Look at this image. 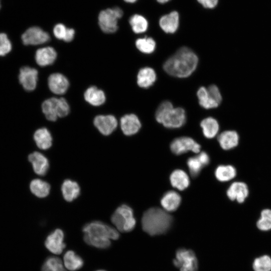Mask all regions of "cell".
Segmentation results:
<instances>
[{
    "instance_id": "obj_1",
    "label": "cell",
    "mask_w": 271,
    "mask_h": 271,
    "mask_svg": "<svg viewBox=\"0 0 271 271\" xmlns=\"http://www.w3.org/2000/svg\"><path fill=\"white\" fill-rule=\"evenodd\" d=\"M118 230L100 221L86 223L82 228L83 240L88 245L99 249L110 247V239L117 240L119 237Z\"/></svg>"
},
{
    "instance_id": "obj_2",
    "label": "cell",
    "mask_w": 271,
    "mask_h": 271,
    "mask_svg": "<svg viewBox=\"0 0 271 271\" xmlns=\"http://www.w3.org/2000/svg\"><path fill=\"white\" fill-rule=\"evenodd\" d=\"M198 59L195 53L189 48L179 49L164 64L163 68L169 74L180 78L190 76L196 69Z\"/></svg>"
},
{
    "instance_id": "obj_3",
    "label": "cell",
    "mask_w": 271,
    "mask_h": 271,
    "mask_svg": "<svg viewBox=\"0 0 271 271\" xmlns=\"http://www.w3.org/2000/svg\"><path fill=\"white\" fill-rule=\"evenodd\" d=\"M172 222V216L158 207L147 210L142 219L143 230L152 236L165 233L171 227Z\"/></svg>"
},
{
    "instance_id": "obj_4",
    "label": "cell",
    "mask_w": 271,
    "mask_h": 271,
    "mask_svg": "<svg viewBox=\"0 0 271 271\" xmlns=\"http://www.w3.org/2000/svg\"><path fill=\"white\" fill-rule=\"evenodd\" d=\"M155 117L157 121L169 128H179L186 120L185 110L181 107L174 108L169 101L162 102L158 107Z\"/></svg>"
},
{
    "instance_id": "obj_5",
    "label": "cell",
    "mask_w": 271,
    "mask_h": 271,
    "mask_svg": "<svg viewBox=\"0 0 271 271\" xmlns=\"http://www.w3.org/2000/svg\"><path fill=\"white\" fill-rule=\"evenodd\" d=\"M111 221L116 229L121 232L132 231L136 223L132 209L125 204L119 206L115 210L111 215Z\"/></svg>"
},
{
    "instance_id": "obj_6",
    "label": "cell",
    "mask_w": 271,
    "mask_h": 271,
    "mask_svg": "<svg viewBox=\"0 0 271 271\" xmlns=\"http://www.w3.org/2000/svg\"><path fill=\"white\" fill-rule=\"evenodd\" d=\"M122 15L123 12L118 7L102 11L98 16V24L100 29L106 33L116 32L118 29V20Z\"/></svg>"
},
{
    "instance_id": "obj_7",
    "label": "cell",
    "mask_w": 271,
    "mask_h": 271,
    "mask_svg": "<svg viewBox=\"0 0 271 271\" xmlns=\"http://www.w3.org/2000/svg\"><path fill=\"white\" fill-rule=\"evenodd\" d=\"M197 95L200 105L205 109L217 107L222 101L220 92L215 85H211L207 88L201 87L197 91Z\"/></svg>"
},
{
    "instance_id": "obj_8",
    "label": "cell",
    "mask_w": 271,
    "mask_h": 271,
    "mask_svg": "<svg viewBox=\"0 0 271 271\" xmlns=\"http://www.w3.org/2000/svg\"><path fill=\"white\" fill-rule=\"evenodd\" d=\"M173 263L180 271H197L198 268V260L194 252L184 248L177 251Z\"/></svg>"
},
{
    "instance_id": "obj_9",
    "label": "cell",
    "mask_w": 271,
    "mask_h": 271,
    "mask_svg": "<svg viewBox=\"0 0 271 271\" xmlns=\"http://www.w3.org/2000/svg\"><path fill=\"white\" fill-rule=\"evenodd\" d=\"M170 149L173 153L180 155L188 151L200 152L201 146L193 139L182 137L174 139L171 143Z\"/></svg>"
},
{
    "instance_id": "obj_10",
    "label": "cell",
    "mask_w": 271,
    "mask_h": 271,
    "mask_svg": "<svg viewBox=\"0 0 271 271\" xmlns=\"http://www.w3.org/2000/svg\"><path fill=\"white\" fill-rule=\"evenodd\" d=\"M64 233L62 230L57 228L51 232L46 237L44 244L46 248L55 254H61L66 247L64 242Z\"/></svg>"
},
{
    "instance_id": "obj_11",
    "label": "cell",
    "mask_w": 271,
    "mask_h": 271,
    "mask_svg": "<svg viewBox=\"0 0 271 271\" xmlns=\"http://www.w3.org/2000/svg\"><path fill=\"white\" fill-rule=\"evenodd\" d=\"M48 33L38 27L27 29L22 36L23 43L26 45H36L44 44L50 40Z\"/></svg>"
},
{
    "instance_id": "obj_12",
    "label": "cell",
    "mask_w": 271,
    "mask_h": 271,
    "mask_svg": "<svg viewBox=\"0 0 271 271\" xmlns=\"http://www.w3.org/2000/svg\"><path fill=\"white\" fill-rule=\"evenodd\" d=\"M38 71L33 68L25 66L21 68L19 79L23 88L27 91L34 90L37 86Z\"/></svg>"
},
{
    "instance_id": "obj_13",
    "label": "cell",
    "mask_w": 271,
    "mask_h": 271,
    "mask_svg": "<svg viewBox=\"0 0 271 271\" xmlns=\"http://www.w3.org/2000/svg\"><path fill=\"white\" fill-rule=\"evenodd\" d=\"M93 122L100 132L104 136L110 134L117 126V120L112 115H97Z\"/></svg>"
},
{
    "instance_id": "obj_14",
    "label": "cell",
    "mask_w": 271,
    "mask_h": 271,
    "mask_svg": "<svg viewBox=\"0 0 271 271\" xmlns=\"http://www.w3.org/2000/svg\"><path fill=\"white\" fill-rule=\"evenodd\" d=\"M249 194L247 185L242 182H235L231 184L228 188L226 194L228 198L232 200H236L238 203L244 202Z\"/></svg>"
},
{
    "instance_id": "obj_15",
    "label": "cell",
    "mask_w": 271,
    "mask_h": 271,
    "mask_svg": "<svg viewBox=\"0 0 271 271\" xmlns=\"http://www.w3.org/2000/svg\"><path fill=\"white\" fill-rule=\"evenodd\" d=\"M48 86L50 90L56 94H63L67 90L69 83L67 78L60 73H53L48 79Z\"/></svg>"
},
{
    "instance_id": "obj_16",
    "label": "cell",
    "mask_w": 271,
    "mask_h": 271,
    "mask_svg": "<svg viewBox=\"0 0 271 271\" xmlns=\"http://www.w3.org/2000/svg\"><path fill=\"white\" fill-rule=\"evenodd\" d=\"M120 127L126 136H131L137 133L141 127V123L134 114H126L120 118Z\"/></svg>"
},
{
    "instance_id": "obj_17",
    "label": "cell",
    "mask_w": 271,
    "mask_h": 271,
    "mask_svg": "<svg viewBox=\"0 0 271 271\" xmlns=\"http://www.w3.org/2000/svg\"><path fill=\"white\" fill-rule=\"evenodd\" d=\"M28 159L35 173L40 176H44L47 173L49 163L48 159L44 155L38 152H34L29 155Z\"/></svg>"
},
{
    "instance_id": "obj_18",
    "label": "cell",
    "mask_w": 271,
    "mask_h": 271,
    "mask_svg": "<svg viewBox=\"0 0 271 271\" xmlns=\"http://www.w3.org/2000/svg\"><path fill=\"white\" fill-rule=\"evenodd\" d=\"M159 25L166 33H174L179 25V15L177 11H172L163 16L159 20Z\"/></svg>"
},
{
    "instance_id": "obj_19",
    "label": "cell",
    "mask_w": 271,
    "mask_h": 271,
    "mask_svg": "<svg viewBox=\"0 0 271 271\" xmlns=\"http://www.w3.org/2000/svg\"><path fill=\"white\" fill-rule=\"evenodd\" d=\"M57 58V53L51 47H44L37 50L35 60L40 66H46L53 64Z\"/></svg>"
},
{
    "instance_id": "obj_20",
    "label": "cell",
    "mask_w": 271,
    "mask_h": 271,
    "mask_svg": "<svg viewBox=\"0 0 271 271\" xmlns=\"http://www.w3.org/2000/svg\"><path fill=\"white\" fill-rule=\"evenodd\" d=\"M42 108L48 120L56 121L59 114V98L52 97L46 99L43 102Z\"/></svg>"
},
{
    "instance_id": "obj_21",
    "label": "cell",
    "mask_w": 271,
    "mask_h": 271,
    "mask_svg": "<svg viewBox=\"0 0 271 271\" xmlns=\"http://www.w3.org/2000/svg\"><path fill=\"white\" fill-rule=\"evenodd\" d=\"M239 136L234 130H226L218 137L220 147L225 150H229L236 147L239 143Z\"/></svg>"
},
{
    "instance_id": "obj_22",
    "label": "cell",
    "mask_w": 271,
    "mask_h": 271,
    "mask_svg": "<svg viewBox=\"0 0 271 271\" xmlns=\"http://www.w3.org/2000/svg\"><path fill=\"white\" fill-rule=\"evenodd\" d=\"M181 201L180 195L176 192H167L161 200V204L167 211H174L179 207Z\"/></svg>"
},
{
    "instance_id": "obj_23",
    "label": "cell",
    "mask_w": 271,
    "mask_h": 271,
    "mask_svg": "<svg viewBox=\"0 0 271 271\" xmlns=\"http://www.w3.org/2000/svg\"><path fill=\"white\" fill-rule=\"evenodd\" d=\"M61 191L64 199L68 202H71L78 197L80 188L77 182L66 179L62 183Z\"/></svg>"
},
{
    "instance_id": "obj_24",
    "label": "cell",
    "mask_w": 271,
    "mask_h": 271,
    "mask_svg": "<svg viewBox=\"0 0 271 271\" xmlns=\"http://www.w3.org/2000/svg\"><path fill=\"white\" fill-rule=\"evenodd\" d=\"M156 79V74L154 69L150 67L142 68L137 75V83L142 88H147L152 86Z\"/></svg>"
},
{
    "instance_id": "obj_25",
    "label": "cell",
    "mask_w": 271,
    "mask_h": 271,
    "mask_svg": "<svg viewBox=\"0 0 271 271\" xmlns=\"http://www.w3.org/2000/svg\"><path fill=\"white\" fill-rule=\"evenodd\" d=\"M84 97L87 102L93 106L102 105L106 99L104 92L95 86H91L87 89Z\"/></svg>"
},
{
    "instance_id": "obj_26",
    "label": "cell",
    "mask_w": 271,
    "mask_h": 271,
    "mask_svg": "<svg viewBox=\"0 0 271 271\" xmlns=\"http://www.w3.org/2000/svg\"><path fill=\"white\" fill-rule=\"evenodd\" d=\"M37 147L41 150H47L52 145V137L50 131L45 127L37 129L34 134Z\"/></svg>"
},
{
    "instance_id": "obj_27",
    "label": "cell",
    "mask_w": 271,
    "mask_h": 271,
    "mask_svg": "<svg viewBox=\"0 0 271 271\" xmlns=\"http://www.w3.org/2000/svg\"><path fill=\"white\" fill-rule=\"evenodd\" d=\"M65 267L70 271H76L84 264L83 259L73 250H68L63 256Z\"/></svg>"
},
{
    "instance_id": "obj_28",
    "label": "cell",
    "mask_w": 271,
    "mask_h": 271,
    "mask_svg": "<svg viewBox=\"0 0 271 271\" xmlns=\"http://www.w3.org/2000/svg\"><path fill=\"white\" fill-rule=\"evenodd\" d=\"M170 180L173 187L181 191L186 189L190 184L188 175L181 170L174 171L170 175Z\"/></svg>"
},
{
    "instance_id": "obj_29",
    "label": "cell",
    "mask_w": 271,
    "mask_h": 271,
    "mask_svg": "<svg viewBox=\"0 0 271 271\" xmlns=\"http://www.w3.org/2000/svg\"><path fill=\"white\" fill-rule=\"evenodd\" d=\"M30 188L32 193L35 196L39 198H44L49 194L51 187L47 182L36 179L31 182Z\"/></svg>"
},
{
    "instance_id": "obj_30",
    "label": "cell",
    "mask_w": 271,
    "mask_h": 271,
    "mask_svg": "<svg viewBox=\"0 0 271 271\" xmlns=\"http://www.w3.org/2000/svg\"><path fill=\"white\" fill-rule=\"evenodd\" d=\"M200 126L204 136L208 139L213 138L217 134L219 129L217 121L211 117L203 119L200 123Z\"/></svg>"
},
{
    "instance_id": "obj_31",
    "label": "cell",
    "mask_w": 271,
    "mask_h": 271,
    "mask_svg": "<svg viewBox=\"0 0 271 271\" xmlns=\"http://www.w3.org/2000/svg\"><path fill=\"white\" fill-rule=\"evenodd\" d=\"M216 179L220 182H226L233 179L236 175L235 168L231 165H220L215 171Z\"/></svg>"
},
{
    "instance_id": "obj_32",
    "label": "cell",
    "mask_w": 271,
    "mask_h": 271,
    "mask_svg": "<svg viewBox=\"0 0 271 271\" xmlns=\"http://www.w3.org/2000/svg\"><path fill=\"white\" fill-rule=\"evenodd\" d=\"M129 23L134 33L141 34L145 32L148 28V22L142 15L135 14L129 19Z\"/></svg>"
},
{
    "instance_id": "obj_33",
    "label": "cell",
    "mask_w": 271,
    "mask_h": 271,
    "mask_svg": "<svg viewBox=\"0 0 271 271\" xmlns=\"http://www.w3.org/2000/svg\"><path fill=\"white\" fill-rule=\"evenodd\" d=\"M41 271H67L61 259L54 256L48 257L43 262Z\"/></svg>"
},
{
    "instance_id": "obj_34",
    "label": "cell",
    "mask_w": 271,
    "mask_h": 271,
    "mask_svg": "<svg viewBox=\"0 0 271 271\" xmlns=\"http://www.w3.org/2000/svg\"><path fill=\"white\" fill-rule=\"evenodd\" d=\"M136 46L142 53L151 54L155 50L156 42L151 37H145L138 39L136 41Z\"/></svg>"
},
{
    "instance_id": "obj_35",
    "label": "cell",
    "mask_w": 271,
    "mask_h": 271,
    "mask_svg": "<svg viewBox=\"0 0 271 271\" xmlns=\"http://www.w3.org/2000/svg\"><path fill=\"white\" fill-rule=\"evenodd\" d=\"M257 228L262 231L271 229V210L265 209L262 210L260 217L256 223Z\"/></svg>"
},
{
    "instance_id": "obj_36",
    "label": "cell",
    "mask_w": 271,
    "mask_h": 271,
    "mask_svg": "<svg viewBox=\"0 0 271 271\" xmlns=\"http://www.w3.org/2000/svg\"><path fill=\"white\" fill-rule=\"evenodd\" d=\"M187 163L189 172L193 177H197L205 167L198 156L189 158Z\"/></svg>"
},
{
    "instance_id": "obj_37",
    "label": "cell",
    "mask_w": 271,
    "mask_h": 271,
    "mask_svg": "<svg viewBox=\"0 0 271 271\" xmlns=\"http://www.w3.org/2000/svg\"><path fill=\"white\" fill-rule=\"evenodd\" d=\"M254 271H270L271 258L267 255H263L256 258L253 263Z\"/></svg>"
},
{
    "instance_id": "obj_38",
    "label": "cell",
    "mask_w": 271,
    "mask_h": 271,
    "mask_svg": "<svg viewBox=\"0 0 271 271\" xmlns=\"http://www.w3.org/2000/svg\"><path fill=\"white\" fill-rule=\"evenodd\" d=\"M12 49V44L5 33H0V56H5Z\"/></svg>"
},
{
    "instance_id": "obj_39",
    "label": "cell",
    "mask_w": 271,
    "mask_h": 271,
    "mask_svg": "<svg viewBox=\"0 0 271 271\" xmlns=\"http://www.w3.org/2000/svg\"><path fill=\"white\" fill-rule=\"evenodd\" d=\"M67 31L66 28L62 24H58L53 29V33L55 37L60 40H64Z\"/></svg>"
},
{
    "instance_id": "obj_40",
    "label": "cell",
    "mask_w": 271,
    "mask_h": 271,
    "mask_svg": "<svg viewBox=\"0 0 271 271\" xmlns=\"http://www.w3.org/2000/svg\"><path fill=\"white\" fill-rule=\"evenodd\" d=\"M203 7L206 9H213L218 3V0H197Z\"/></svg>"
},
{
    "instance_id": "obj_41",
    "label": "cell",
    "mask_w": 271,
    "mask_h": 271,
    "mask_svg": "<svg viewBox=\"0 0 271 271\" xmlns=\"http://www.w3.org/2000/svg\"><path fill=\"white\" fill-rule=\"evenodd\" d=\"M197 156L205 167L209 164L210 158L206 152H202Z\"/></svg>"
},
{
    "instance_id": "obj_42",
    "label": "cell",
    "mask_w": 271,
    "mask_h": 271,
    "mask_svg": "<svg viewBox=\"0 0 271 271\" xmlns=\"http://www.w3.org/2000/svg\"><path fill=\"white\" fill-rule=\"evenodd\" d=\"M75 31L74 29L67 28V33L63 40L65 42H69L73 39Z\"/></svg>"
},
{
    "instance_id": "obj_43",
    "label": "cell",
    "mask_w": 271,
    "mask_h": 271,
    "mask_svg": "<svg viewBox=\"0 0 271 271\" xmlns=\"http://www.w3.org/2000/svg\"><path fill=\"white\" fill-rule=\"evenodd\" d=\"M156 1L160 4H165L168 2L170 0H156Z\"/></svg>"
},
{
    "instance_id": "obj_44",
    "label": "cell",
    "mask_w": 271,
    "mask_h": 271,
    "mask_svg": "<svg viewBox=\"0 0 271 271\" xmlns=\"http://www.w3.org/2000/svg\"><path fill=\"white\" fill-rule=\"evenodd\" d=\"M125 2L128 3H134L136 2L138 0H124Z\"/></svg>"
},
{
    "instance_id": "obj_45",
    "label": "cell",
    "mask_w": 271,
    "mask_h": 271,
    "mask_svg": "<svg viewBox=\"0 0 271 271\" xmlns=\"http://www.w3.org/2000/svg\"><path fill=\"white\" fill-rule=\"evenodd\" d=\"M96 271H106L105 270H102V269H100V270H96Z\"/></svg>"
}]
</instances>
